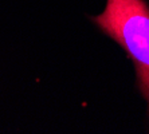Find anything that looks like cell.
Returning a JSON list of instances; mask_svg holds the SVG:
<instances>
[{
	"mask_svg": "<svg viewBox=\"0 0 149 134\" xmlns=\"http://www.w3.org/2000/svg\"><path fill=\"white\" fill-rule=\"evenodd\" d=\"M93 22L132 59L137 85L149 110V6L145 0H106Z\"/></svg>",
	"mask_w": 149,
	"mask_h": 134,
	"instance_id": "cell-1",
	"label": "cell"
}]
</instances>
